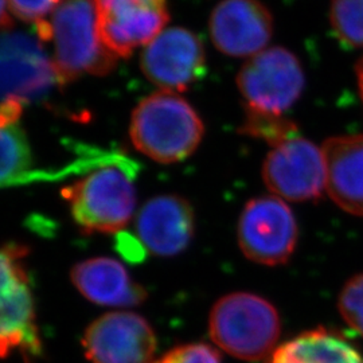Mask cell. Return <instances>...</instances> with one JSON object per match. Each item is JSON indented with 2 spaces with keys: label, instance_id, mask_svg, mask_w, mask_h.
Returning <instances> with one entry per match:
<instances>
[{
  "label": "cell",
  "instance_id": "1",
  "mask_svg": "<svg viewBox=\"0 0 363 363\" xmlns=\"http://www.w3.org/2000/svg\"><path fill=\"white\" fill-rule=\"evenodd\" d=\"M205 125L194 108L175 91L143 99L133 109L130 136L136 150L159 163H178L194 154Z\"/></svg>",
  "mask_w": 363,
  "mask_h": 363
},
{
  "label": "cell",
  "instance_id": "2",
  "mask_svg": "<svg viewBox=\"0 0 363 363\" xmlns=\"http://www.w3.org/2000/svg\"><path fill=\"white\" fill-rule=\"evenodd\" d=\"M213 342L234 358L256 362L277 349L281 320L271 301L250 292L220 298L208 315Z\"/></svg>",
  "mask_w": 363,
  "mask_h": 363
},
{
  "label": "cell",
  "instance_id": "3",
  "mask_svg": "<svg viewBox=\"0 0 363 363\" xmlns=\"http://www.w3.org/2000/svg\"><path fill=\"white\" fill-rule=\"evenodd\" d=\"M52 64L60 85L84 74L106 76L117 64L99 33L94 0H62L52 13Z\"/></svg>",
  "mask_w": 363,
  "mask_h": 363
},
{
  "label": "cell",
  "instance_id": "4",
  "mask_svg": "<svg viewBox=\"0 0 363 363\" xmlns=\"http://www.w3.org/2000/svg\"><path fill=\"white\" fill-rule=\"evenodd\" d=\"M72 218L86 234L120 232L130 222L136 208L132 178L118 166L96 169L64 189Z\"/></svg>",
  "mask_w": 363,
  "mask_h": 363
},
{
  "label": "cell",
  "instance_id": "5",
  "mask_svg": "<svg viewBox=\"0 0 363 363\" xmlns=\"http://www.w3.org/2000/svg\"><path fill=\"white\" fill-rule=\"evenodd\" d=\"M247 113L281 117L304 91L306 77L298 57L271 48L250 57L237 76Z\"/></svg>",
  "mask_w": 363,
  "mask_h": 363
},
{
  "label": "cell",
  "instance_id": "6",
  "mask_svg": "<svg viewBox=\"0 0 363 363\" xmlns=\"http://www.w3.org/2000/svg\"><path fill=\"white\" fill-rule=\"evenodd\" d=\"M298 220L291 208L274 195L249 201L238 220V245L247 259L261 265H281L294 255Z\"/></svg>",
  "mask_w": 363,
  "mask_h": 363
},
{
  "label": "cell",
  "instance_id": "7",
  "mask_svg": "<svg viewBox=\"0 0 363 363\" xmlns=\"http://www.w3.org/2000/svg\"><path fill=\"white\" fill-rule=\"evenodd\" d=\"M60 85L52 60L37 35L0 31V103L37 101Z\"/></svg>",
  "mask_w": 363,
  "mask_h": 363
},
{
  "label": "cell",
  "instance_id": "8",
  "mask_svg": "<svg viewBox=\"0 0 363 363\" xmlns=\"http://www.w3.org/2000/svg\"><path fill=\"white\" fill-rule=\"evenodd\" d=\"M262 179L277 198L292 202L319 199L325 190L323 150L298 135L277 144L264 160Z\"/></svg>",
  "mask_w": 363,
  "mask_h": 363
},
{
  "label": "cell",
  "instance_id": "9",
  "mask_svg": "<svg viewBox=\"0 0 363 363\" xmlns=\"http://www.w3.org/2000/svg\"><path fill=\"white\" fill-rule=\"evenodd\" d=\"M140 66L147 79L163 91H184L206 74V54L193 31L171 27L144 46Z\"/></svg>",
  "mask_w": 363,
  "mask_h": 363
},
{
  "label": "cell",
  "instance_id": "10",
  "mask_svg": "<svg viewBox=\"0 0 363 363\" xmlns=\"http://www.w3.org/2000/svg\"><path fill=\"white\" fill-rule=\"evenodd\" d=\"M97 26L106 48L130 58L169 23L167 0H94Z\"/></svg>",
  "mask_w": 363,
  "mask_h": 363
},
{
  "label": "cell",
  "instance_id": "11",
  "mask_svg": "<svg viewBox=\"0 0 363 363\" xmlns=\"http://www.w3.org/2000/svg\"><path fill=\"white\" fill-rule=\"evenodd\" d=\"M155 331L133 312H109L91 322L82 347L91 363H154Z\"/></svg>",
  "mask_w": 363,
  "mask_h": 363
},
{
  "label": "cell",
  "instance_id": "12",
  "mask_svg": "<svg viewBox=\"0 0 363 363\" xmlns=\"http://www.w3.org/2000/svg\"><path fill=\"white\" fill-rule=\"evenodd\" d=\"M208 28L220 52L253 57L265 50L272 38V13L259 0H222L211 13Z\"/></svg>",
  "mask_w": 363,
  "mask_h": 363
},
{
  "label": "cell",
  "instance_id": "13",
  "mask_svg": "<svg viewBox=\"0 0 363 363\" xmlns=\"http://www.w3.org/2000/svg\"><path fill=\"white\" fill-rule=\"evenodd\" d=\"M195 230L194 210L179 195L150 199L136 218V232L144 247L156 256H177L190 245Z\"/></svg>",
  "mask_w": 363,
  "mask_h": 363
},
{
  "label": "cell",
  "instance_id": "14",
  "mask_svg": "<svg viewBox=\"0 0 363 363\" xmlns=\"http://www.w3.org/2000/svg\"><path fill=\"white\" fill-rule=\"evenodd\" d=\"M70 279L84 298L99 306L135 307L147 298L144 286L133 280L121 262L109 257L78 262Z\"/></svg>",
  "mask_w": 363,
  "mask_h": 363
},
{
  "label": "cell",
  "instance_id": "15",
  "mask_svg": "<svg viewBox=\"0 0 363 363\" xmlns=\"http://www.w3.org/2000/svg\"><path fill=\"white\" fill-rule=\"evenodd\" d=\"M325 191L339 208L363 217V135L325 140Z\"/></svg>",
  "mask_w": 363,
  "mask_h": 363
},
{
  "label": "cell",
  "instance_id": "16",
  "mask_svg": "<svg viewBox=\"0 0 363 363\" xmlns=\"http://www.w3.org/2000/svg\"><path fill=\"white\" fill-rule=\"evenodd\" d=\"M16 350L35 357L42 351L35 306L28 286L0 296V359Z\"/></svg>",
  "mask_w": 363,
  "mask_h": 363
},
{
  "label": "cell",
  "instance_id": "17",
  "mask_svg": "<svg viewBox=\"0 0 363 363\" xmlns=\"http://www.w3.org/2000/svg\"><path fill=\"white\" fill-rule=\"evenodd\" d=\"M269 363H363V357L345 337L316 328L279 346Z\"/></svg>",
  "mask_w": 363,
  "mask_h": 363
},
{
  "label": "cell",
  "instance_id": "18",
  "mask_svg": "<svg viewBox=\"0 0 363 363\" xmlns=\"http://www.w3.org/2000/svg\"><path fill=\"white\" fill-rule=\"evenodd\" d=\"M23 108L19 99L0 103V187L25 181L33 167V152L21 125Z\"/></svg>",
  "mask_w": 363,
  "mask_h": 363
},
{
  "label": "cell",
  "instance_id": "19",
  "mask_svg": "<svg viewBox=\"0 0 363 363\" xmlns=\"http://www.w3.org/2000/svg\"><path fill=\"white\" fill-rule=\"evenodd\" d=\"M330 22L340 42L363 48V0H333Z\"/></svg>",
  "mask_w": 363,
  "mask_h": 363
},
{
  "label": "cell",
  "instance_id": "20",
  "mask_svg": "<svg viewBox=\"0 0 363 363\" xmlns=\"http://www.w3.org/2000/svg\"><path fill=\"white\" fill-rule=\"evenodd\" d=\"M26 249L18 245L0 247V296L13 294L21 286H28V276L23 259Z\"/></svg>",
  "mask_w": 363,
  "mask_h": 363
},
{
  "label": "cell",
  "instance_id": "21",
  "mask_svg": "<svg viewBox=\"0 0 363 363\" xmlns=\"http://www.w3.org/2000/svg\"><path fill=\"white\" fill-rule=\"evenodd\" d=\"M242 130L250 136L268 142L272 147L298 135L294 123L284 117L265 116L257 113H247Z\"/></svg>",
  "mask_w": 363,
  "mask_h": 363
},
{
  "label": "cell",
  "instance_id": "22",
  "mask_svg": "<svg viewBox=\"0 0 363 363\" xmlns=\"http://www.w3.org/2000/svg\"><path fill=\"white\" fill-rule=\"evenodd\" d=\"M343 320L363 337V273L351 277L337 298Z\"/></svg>",
  "mask_w": 363,
  "mask_h": 363
},
{
  "label": "cell",
  "instance_id": "23",
  "mask_svg": "<svg viewBox=\"0 0 363 363\" xmlns=\"http://www.w3.org/2000/svg\"><path fill=\"white\" fill-rule=\"evenodd\" d=\"M62 0H9L13 16L27 23H38L55 11Z\"/></svg>",
  "mask_w": 363,
  "mask_h": 363
},
{
  "label": "cell",
  "instance_id": "24",
  "mask_svg": "<svg viewBox=\"0 0 363 363\" xmlns=\"http://www.w3.org/2000/svg\"><path fill=\"white\" fill-rule=\"evenodd\" d=\"M175 363H222L220 352L205 343H191L169 350Z\"/></svg>",
  "mask_w": 363,
  "mask_h": 363
},
{
  "label": "cell",
  "instance_id": "25",
  "mask_svg": "<svg viewBox=\"0 0 363 363\" xmlns=\"http://www.w3.org/2000/svg\"><path fill=\"white\" fill-rule=\"evenodd\" d=\"M9 0H0V31H7L13 28V21L10 15Z\"/></svg>",
  "mask_w": 363,
  "mask_h": 363
},
{
  "label": "cell",
  "instance_id": "26",
  "mask_svg": "<svg viewBox=\"0 0 363 363\" xmlns=\"http://www.w3.org/2000/svg\"><path fill=\"white\" fill-rule=\"evenodd\" d=\"M358 85H359V91H361V97L363 101V58L362 61L358 64Z\"/></svg>",
  "mask_w": 363,
  "mask_h": 363
},
{
  "label": "cell",
  "instance_id": "27",
  "mask_svg": "<svg viewBox=\"0 0 363 363\" xmlns=\"http://www.w3.org/2000/svg\"><path fill=\"white\" fill-rule=\"evenodd\" d=\"M154 363H175V361H174V358H172V355L169 354V351L166 355H163L160 359H157V361Z\"/></svg>",
  "mask_w": 363,
  "mask_h": 363
}]
</instances>
